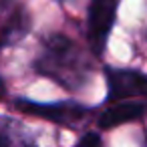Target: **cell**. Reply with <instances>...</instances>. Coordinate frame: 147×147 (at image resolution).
Returning a JSON list of instances; mask_svg holds the SVG:
<instances>
[{
	"mask_svg": "<svg viewBox=\"0 0 147 147\" xmlns=\"http://www.w3.org/2000/svg\"><path fill=\"white\" fill-rule=\"evenodd\" d=\"M34 71L53 79L67 91H81L91 79V63L85 53L65 34H51L42 40L34 59Z\"/></svg>",
	"mask_w": 147,
	"mask_h": 147,
	"instance_id": "6da1fadb",
	"label": "cell"
},
{
	"mask_svg": "<svg viewBox=\"0 0 147 147\" xmlns=\"http://www.w3.org/2000/svg\"><path fill=\"white\" fill-rule=\"evenodd\" d=\"M14 109H18L24 115H32L63 127H77L91 115V109L87 105L75 103V101H55V103H38L28 99H16Z\"/></svg>",
	"mask_w": 147,
	"mask_h": 147,
	"instance_id": "7a4b0ae2",
	"label": "cell"
},
{
	"mask_svg": "<svg viewBox=\"0 0 147 147\" xmlns=\"http://www.w3.org/2000/svg\"><path fill=\"white\" fill-rule=\"evenodd\" d=\"M119 0H91L89 16H87V40L95 55H103L107 38L115 24Z\"/></svg>",
	"mask_w": 147,
	"mask_h": 147,
	"instance_id": "3957f363",
	"label": "cell"
},
{
	"mask_svg": "<svg viewBox=\"0 0 147 147\" xmlns=\"http://www.w3.org/2000/svg\"><path fill=\"white\" fill-rule=\"evenodd\" d=\"M32 26V18L20 0H0V49L20 42Z\"/></svg>",
	"mask_w": 147,
	"mask_h": 147,
	"instance_id": "277c9868",
	"label": "cell"
},
{
	"mask_svg": "<svg viewBox=\"0 0 147 147\" xmlns=\"http://www.w3.org/2000/svg\"><path fill=\"white\" fill-rule=\"evenodd\" d=\"M107 101L121 103L147 97V75L129 69H107Z\"/></svg>",
	"mask_w": 147,
	"mask_h": 147,
	"instance_id": "5b68a950",
	"label": "cell"
},
{
	"mask_svg": "<svg viewBox=\"0 0 147 147\" xmlns=\"http://www.w3.org/2000/svg\"><path fill=\"white\" fill-rule=\"evenodd\" d=\"M0 147H38V143L20 119L0 115Z\"/></svg>",
	"mask_w": 147,
	"mask_h": 147,
	"instance_id": "8992f818",
	"label": "cell"
},
{
	"mask_svg": "<svg viewBox=\"0 0 147 147\" xmlns=\"http://www.w3.org/2000/svg\"><path fill=\"white\" fill-rule=\"evenodd\" d=\"M147 107L141 103H129V101H121V103H113L109 109H105L99 117V127L101 129H115L119 125L137 121L145 115Z\"/></svg>",
	"mask_w": 147,
	"mask_h": 147,
	"instance_id": "52a82bcc",
	"label": "cell"
},
{
	"mask_svg": "<svg viewBox=\"0 0 147 147\" xmlns=\"http://www.w3.org/2000/svg\"><path fill=\"white\" fill-rule=\"evenodd\" d=\"M75 147H103V139H101L99 133L89 131V133H85V135L75 143Z\"/></svg>",
	"mask_w": 147,
	"mask_h": 147,
	"instance_id": "ba28073f",
	"label": "cell"
},
{
	"mask_svg": "<svg viewBox=\"0 0 147 147\" xmlns=\"http://www.w3.org/2000/svg\"><path fill=\"white\" fill-rule=\"evenodd\" d=\"M4 95H6V87H4V81L0 79V99H4Z\"/></svg>",
	"mask_w": 147,
	"mask_h": 147,
	"instance_id": "9c48e42d",
	"label": "cell"
},
{
	"mask_svg": "<svg viewBox=\"0 0 147 147\" xmlns=\"http://www.w3.org/2000/svg\"><path fill=\"white\" fill-rule=\"evenodd\" d=\"M143 147H147V133H145V145H143Z\"/></svg>",
	"mask_w": 147,
	"mask_h": 147,
	"instance_id": "30bf717a",
	"label": "cell"
}]
</instances>
